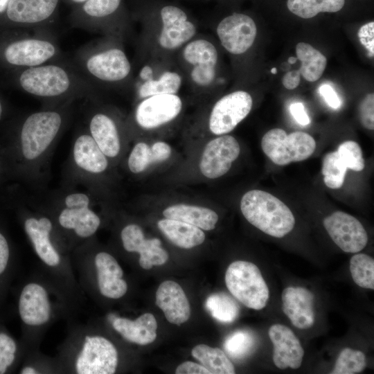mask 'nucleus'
I'll list each match as a JSON object with an SVG mask.
<instances>
[{"mask_svg":"<svg viewBox=\"0 0 374 374\" xmlns=\"http://www.w3.org/2000/svg\"><path fill=\"white\" fill-rule=\"evenodd\" d=\"M11 83L53 107L91 98L95 85L66 60L6 72Z\"/></svg>","mask_w":374,"mask_h":374,"instance_id":"obj_1","label":"nucleus"},{"mask_svg":"<svg viewBox=\"0 0 374 374\" xmlns=\"http://www.w3.org/2000/svg\"><path fill=\"white\" fill-rule=\"evenodd\" d=\"M72 103L30 113L18 130V152L30 180L39 178L71 115Z\"/></svg>","mask_w":374,"mask_h":374,"instance_id":"obj_2","label":"nucleus"},{"mask_svg":"<svg viewBox=\"0 0 374 374\" xmlns=\"http://www.w3.org/2000/svg\"><path fill=\"white\" fill-rule=\"evenodd\" d=\"M0 28V69L6 72L64 61L55 36L49 28Z\"/></svg>","mask_w":374,"mask_h":374,"instance_id":"obj_3","label":"nucleus"},{"mask_svg":"<svg viewBox=\"0 0 374 374\" xmlns=\"http://www.w3.org/2000/svg\"><path fill=\"white\" fill-rule=\"evenodd\" d=\"M51 217L61 237L87 242L101 225V218L93 208L90 193L69 184L51 197L44 209Z\"/></svg>","mask_w":374,"mask_h":374,"instance_id":"obj_4","label":"nucleus"},{"mask_svg":"<svg viewBox=\"0 0 374 374\" xmlns=\"http://www.w3.org/2000/svg\"><path fill=\"white\" fill-rule=\"evenodd\" d=\"M118 37L107 35L75 51L72 64L94 85H120L130 79L132 64Z\"/></svg>","mask_w":374,"mask_h":374,"instance_id":"obj_5","label":"nucleus"},{"mask_svg":"<svg viewBox=\"0 0 374 374\" xmlns=\"http://www.w3.org/2000/svg\"><path fill=\"white\" fill-rule=\"evenodd\" d=\"M240 210L251 224L272 237H284L295 224L290 208L276 197L261 190H251L244 194Z\"/></svg>","mask_w":374,"mask_h":374,"instance_id":"obj_6","label":"nucleus"},{"mask_svg":"<svg viewBox=\"0 0 374 374\" xmlns=\"http://www.w3.org/2000/svg\"><path fill=\"white\" fill-rule=\"evenodd\" d=\"M71 355V369L78 374H113L118 353L107 338L85 332L76 341Z\"/></svg>","mask_w":374,"mask_h":374,"instance_id":"obj_7","label":"nucleus"},{"mask_svg":"<svg viewBox=\"0 0 374 374\" xmlns=\"http://www.w3.org/2000/svg\"><path fill=\"white\" fill-rule=\"evenodd\" d=\"M24 229L37 256L48 269L58 271L65 262L61 240L53 220L44 210H30L24 219Z\"/></svg>","mask_w":374,"mask_h":374,"instance_id":"obj_8","label":"nucleus"},{"mask_svg":"<svg viewBox=\"0 0 374 374\" xmlns=\"http://www.w3.org/2000/svg\"><path fill=\"white\" fill-rule=\"evenodd\" d=\"M123 0H87L69 15L72 27L119 37L126 22Z\"/></svg>","mask_w":374,"mask_h":374,"instance_id":"obj_9","label":"nucleus"},{"mask_svg":"<svg viewBox=\"0 0 374 374\" xmlns=\"http://www.w3.org/2000/svg\"><path fill=\"white\" fill-rule=\"evenodd\" d=\"M225 283L230 293L246 307L260 310L267 305L269 290L255 264L244 260L233 262L226 269Z\"/></svg>","mask_w":374,"mask_h":374,"instance_id":"obj_10","label":"nucleus"},{"mask_svg":"<svg viewBox=\"0 0 374 374\" xmlns=\"http://www.w3.org/2000/svg\"><path fill=\"white\" fill-rule=\"evenodd\" d=\"M109 168V159L99 148L86 129H80L73 141L69 173L73 182L85 186L102 176Z\"/></svg>","mask_w":374,"mask_h":374,"instance_id":"obj_11","label":"nucleus"},{"mask_svg":"<svg viewBox=\"0 0 374 374\" xmlns=\"http://www.w3.org/2000/svg\"><path fill=\"white\" fill-rule=\"evenodd\" d=\"M316 146L315 140L309 134L296 131L287 134L280 128L269 130L261 140L264 153L278 166L307 159L313 154Z\"/></svg>","mask_w":374,"mask_h":374,"instance_id":"obj_12","label":"nucleus"},{"mask_svg":"<svg viewBox=\"0 0 374 374\" xmlns=\"http://www.w3.org/2000/svg\"><path fill=\"white\" fill-rule=\"evenodd\" d=\"M60 0H10L0 28H49L55 21Z\"/></svg>","mask_w":374,"mask_h":374,"instance_id":"obj_13","label":"nucleus"},{"mask_svg":"<svg viewBox=\"0 0 374 374\" xmlns=\"http://www.w3.org/2000/svg\"><path fill=\"white\" fill-rule=\"evenodd\" d=\"M157 14L160 28L156 42L161 49L176 51L196 35V25L181 7L170 3L163 4L158 8Z\"/></svg>","mask_w":374,"mask_h":374,"instance_id":"obj_14","label":"nucleus"},{"mask_svg":"<svg viewBox=\"0 0 374 374\" xmlns=\"http://www.w3.org/2000/svg\"><path fill=\"white\" fill-rule=\"evenodd\" d=\"M181 57L194 86L205 88L213 84L218 54L212 42L204 38L193 39L182 47Z\"/></svg>","mask_w":374,"mask_h":374,"instance_id":"obj_15","label":"nucleus"},{"mask_svg":"<svg viewBox=\"0 0 374 374\" xmlns=\"http://www.w3.org/2000/svg\"><path fill=\"white\" fill-rule=\"evenodd\" d=\"M253 105L251 95L235 91L220 98L213 105L208 118V129L217 136L233 130L249 114Z\"/></svg>","mask_w":374,"mask_h":374,"instance_id":"obj_16","label":"nucleus"},{"mask_svg":"<svg viewBox=\"0 0 374 374\" xmlns=\"http://www.w3.org/2000/svg\"><path fill=\"white\" fill-rule=\"evenodd\" d=\"M183 108L181 98L177 94H159L143 98L137 104L134 118L144 130H154L175 120Z\"/></svg>","mask_w":374,"mask_h":374,"instance_id":"obj_17","label":"nucleus"},{"mask_svg":"<svg viewBox=\"0 0 374 374\" xmlns=\"http://www.w3.org/2000/svg\"><path fill=\"white\" fill-rule=\"evenodd\" d=\"M18 310L26 326L33 329L45 327L52 320L54 313L49 290L37 281L26 284L20 293Z\"/></svg>","mask_w":374,"mask_h":374,"instance_id":"obj_18","label":"nucleus"},{"mask_svg":"<svg viewBox=\"0 0 374 374\" xmlns=\"http://www.w3.org/2000/svg\"><path fill=\"white\" fill-rule=\"evenodd\" d=\"M240 152L238 141L233 136L224 134L207 143L199 161L203 176L214 179L224 175Z\"/></svg>","mask_w":374,"mask_h":374,"instance_id":"obj_19","label":"nucleus"},{"mask_svg":"<svg viewBox=\"0 0 374 374\" xmlns=\"http://www.w3.org/2000/svg\"><path fill=\"white\" fill-rule=\"evenodd\" d=\"M84 128L109 160L118 157L122 150L121 127L113 114L103 108L93 109L87 115Z\"/></svg>","mask_w":374,"mask_h":374,"instance_id":"obj_20","label":"nucleus"},{"mask_svg":"<svg viewBox=\"0 0 374 374\" xmlns=\"http://www.w3.org/2000/svg\"><path fill=\"white\" fill-rule=\"evenodd\" d=\"M323 224L333 242L344 252H359L368 242L367 233L362 223L345 212H334L324 218Z\"/></svg>","mask_w":374,"mask_h":374,"instance_id":"obj_21","label":"nucleus"},{"mask_svg":"<svg viewBox=\"0 0 374 374\" xmlns=\"http://www.w3.org/2000/svg\"><path fill=\"white\" fill-rule=\"evenodd\" d=\"M216 33L222 46L233 55H240L253 45L257 33L253 19L243 13H233L222 19Z\"/></svg>","mask_w":374,"mask_h":374,"instance_id":"obj_22","label":"nucleus"},{"mask_svg":"<svg viewBox=\"0 0 374 374\" xmlns=\"http://www.w3.org/2000/svg\"><path fill=\"white\" fill-rule=\"evenodd\" d=\"M120 236L126 251L139 253V262L143 269H150L154 265H161L167 262L168 253L161 247L160 240L156 238L146 239L138 224L125 225Z\"/></svg>","mask_w":374,"mask_h":374,"instance_id":"obj_23","label":"nucleus"},{"mask_svg":"<svg viewBox=\"0 0 374 374\" xmlns=\"http://www.w3.org/2000/svg\"><path fill=\"white\" fill-rule=\"evenodd\" d=\"M93 265L100 294L109 299L122 298L127 291V284L116 259L109 253L99 251L93 256Z\"/></svg>","mask_w":374,"mask_h":374,"instance_id":"obj_24","label":"nucleus"},{"mask_svg":"<svg viewBox=\"0 0 374 374\" xmlns=\"http://www.w3.org/2000/svg\"><path fill=\"white\" fill-rule=\"evenodd\" d=\"M273 344V362L280 369L299 368L303 362L304 350L299 339L288 327L276 323L268 331Z\"/></svg>","mask_w":374,"mask_h":374,"instance_id":"obj_25","label":"nucleus"},{"mask_svg":"<svg viewBox=\"0 0 374 374\" xmlns=\"http://www.w3.org/2000/svg\"><path fill=\"white\" fill-rule=\"evenodd\" d=\"M282 308L294 326L299 329L312 327L315 321L314 295L303 287H288L282 292Z\"/></svg>","mask_w":374,"mask_h":374,"instance_id":"obj_26","label":"nucleus"},{"mask_svg":"<svg viewBox=\"0 0 374 374\" xmlns=\"http://www.w3.org/2000/svg\"><path fill=\"white\" fill-rule=\"evenodd\" d=\"M156 305L171 323L180 326L190 317V306L181 287L176 282H163L156 292Z\"/></svg>","mask_w":374,"mask_h":374,"instance_id":"obj_27","label":"nucleus"},{"mask_svg":"<svg viewBox=\"0 0 374 374\" xmlns=\"http://www.w3.org/2000/svg\"><path fill=\"white\" fill-rule=\"evenodd\" d=\"M113 328L125 340L139 345H147L157 338V322L150 313L141 315L135 320L114 317Z\"/></svg>","mask_w":374,"mask_h":374,"instance_id":"obj_28","label":"nucleus"},{"mask_svg":"<svg viewBox=\"0 0 374 374\" xmlns=\"http://www.w3.org/2000/svg\"><path fill=\"white\" fill-rule=\"evenodd\" d=\"M163 215L165 218L182 221L204 231L215 229L218 215L207 207L186 204H176L166 207Z\"/></svg>","mask_w":374,"mask_h":374,"instance_id":"obj_29","label":"nucleus"},{"mask_svg":"<svg viewBox=\"0 0 374 374\" xmlns=\"http://www.w3.org/2000/svg\"><path fill=\"white\" fill-rule=\"evenodd\" d=\"M157 226L173 244L180 248L191 249L205 240L203 230L182 221L164 217L158 221Z\"/></svg>","mask_w":374,"mask_h":374,"instance_id":"obj_30","label":"nucleus"},{"mask_svg":"<svg viewBox=\"0 0 374 374\" xmlns=\"http://www.w3.org/2000/svg\"><path fill=\"white\" fill-rule=\"evenodd\" d=\"M139 79L136 93L140 100L154 95L177 94L183 82L181 74L173 70H166L154 78L139 75Z\"/></svg>","mask_w":374,"mask_h":374,"instance_id":"obj_31","label":"nucleus"},{"mask_svg":"<svg viewBox=\"0 0 374 374\" xmlns=\"http://www.w3.org/2000/svg\"><path fill=\"white\" fill-rule=\"evenodd\" d=\"M297 60L301 62L299 69L301 75L308 82H315L322 75L327 64L324 55L305 42L296 46Z\"/></svg>","mask_w":374,"mask_h":374,"instance_id":"obj_32","label":"nucleus"},{"mask_svg":"<svg viewBox=\"0 0 374 374\" xmlns=\"http://www.w3.org/2000/svg\"><path fill=\"white\" fill-rule=\"evenodd\" d=\"M192 356L204 366L210 374H233L235 368L223 350L206 344H198L191 351Z\"/></svg>","mask_w":374,"mask_h":374,"instance_id":"obj_33","label":"nucleus"},{"mask_svg":"<svg viewBox=\"0 0 374 374\" xmlns=\"http://www.w3.org/2000/svg\"><path fill=\"white\" fill-rule=\"evenodd\" d=\"M344 3L345 0H287V6L293 14L310 19L319 12H338Z\"/></svg>","mask_w":374,"mask_h":374,"instance_id":"obj_34","label":"nucleus"},{"mask_svg":"<svg viewBox=\"0 0 374 374\" xmlns=\"http://www.w3.org/2000/svg\"><path fill=\"white\" fill-rule=\"evenodd\" d=\"M205 307L214 319L222 323L234 321L240 312L236 302L224 293H215L209 296Z\"/></svg>","mask_w":374,"mask_h":374,"instance_id":"obj_35","label":"nucleus"},{"mask_svg":"<svg viewBox=\"0 0 374 374\" xmlns=\"http://www.w3.org/2000/svg\"><path fill=\"white\" fill-rule=\"evenodd\" d=\"M347 169L337 150L326 154L321 168L326 186L331 189L340 188L344 184Z\"/></svg>","mask_w":374,"mask_h":374,"instance_id":"obj_36","label":"nucleus"},{"mask_svg":"<svg viewBox=\"0 0 374 374\" xmlns=\"http://www.w3.org/2000/svg\"><path fill=\"white\" fill-rule=\"evenodd\" d=\"M350 271L355 284L374 290V260L365 253H357L350 260Z\"/></svg>","mask_w":374,"mask_h":374,"instance_id":"obj_37","label":"nucleus"},{"mask_svg":"<svg viewBox=\"0 0 374 374\" xmlns=\"http://www.w3.org/2000/svg\"><path fill=\"white\" fill-rule=\"evenodd\" d=\"M256 339L247 330H238L226 337L224 348L226 353L235 359H241L249 355L255 348Z\"/></svg>","mask_w":374,"mask_h":374,"instance_id":"obj_38","label":"nucleus"},{"mask_svg":"<svg viewBox=\"0 0 374 374\" xmlns=\"http://www.w3.org/2000/svg\"><path fill=\"white\" fill-rule=\"evenodd\" d=\"M366 366V356L360 350L350 348H344L339 353L332 374H356L364 370Z\"/></svg>","mask_w":374,"mask_h":374,"instance_id":"obj_39","label":"nucleus"},{"mask_svg":"<svg viewBox=\"0 0 374 374\" xmlns=\"http://www.w3.org/2000/svg\"><path fill=\"white\" fill-rule=\"evenodd\" d=\"M152 163H157L151 145L142 141L136 143L127 158V165L129 170L134 175H139Z\"/></svg>","mask_w":374,"mask_h":374,"instance_id":"obj_40","label":"nucleus"},{"mask_svg":"<svg viewBox=\"0 0 374 374\" xmlns=\"http://www.w3.org/2000/svg\"><path fill=\"white\" fill-rule=\"evenodd\" d=\"M337 152L346 165L347 168L354 171H362L365 167V161L359 145L354 141L341 143Z\"/></svg>","mask_w":374,"mask_h":374,"instance_id":"obj_41","label":"nucleus"},{"mask_svg":"<svg viewBox=\"0 0 374 374\" xmlns=\"http://www.w3.org/2000/svg\"><path fill=\"white\" fill-rule=\"evenodd\" d=\"M17 351L15 341L7 334L0 333V374L5 373L15 359Z\"/></svg>","mask_w":374,"mask_h":374,"instance_id":"obj_42","label":"nucleus"},{"mask_svg":"<svg viewBox=\"0 0 374 374\" xmlns=\"http://www.w3.org/2000/svg\"><path fill=\"white\" fill-rule=\"evenodd\" d=\"M362 125L369 130L374 129V94L368 93L362 100L359 108Z\"/></svg>","mask_w":374,"mask_h":374,"instance_id":"obj_43","label":"nucleus"},{"mask_svg":"<svg viewBox=\"0 0 374 374\" xmlns=\"http://www.w3.org/2000/svg\"><path fill=\"white\" fill-rule=\"evenodd\" d=\"M360 43L367 49L368 55H374V22L371 21L364 24L358 31Z\"/></svg>","mask_w":374,"mask_h":374,"instance_id":"obj_44","label":"nucleus"},{"mask_svg":"<svg viewBox=\"0 0 374 374\" xmlns=\"http://www.w3.org/2000/svg\"><path fill=\"white\" fill-rule=\"evenodd\" d=\"M319 93L326 103L335 109L341 106V100L335 89L329 84H323L319 87Z\"/></svg>","mask_w":374,"mask_h":374,"instance_id":"obj_45","label":"nucleus"},{"mask_svg":"<svg viewBox=\"0 0 374 374\" xmlns=\"http://www.w3.org/2000/svg\"><path fill=\"white\" fill-rule=\"evenodd\" d=\"M290 111L292 116L299 124L305 126L310 123V118L305 112L303 103L296 102L291 104L290 106Z\"/></svg>","mask_w":374,"mask_h":374,"instance_id":"obj_46","label":"nucleus"},{"mask_svg":"<svg viewBox=\"0 0 374 374\" xmlns=\"http://www.w3.org/2000/svg\"><path fill=\"white\" fill-rule=\"evenodd\" d=\"M177 374H210L208 371L202 365L193 362H184L177 366Z\"/></svg>","mask_w":374,"mask_h":374,"instance_id":"obj_47","label":"nucleus"},{"mask_svg":"<svg viewBox=\"0 0 374 374\" xmlns=\"http://www.w3.org/2000/svg\"><path fill=\"white\" fill-rule=\"evenodd\" d=\"M10 251L8 242L6 238L0 233V274L6 269L8 259Z\"/></svg>","mask_w":374,"mask_h":374,"instance_id":"obj_48","label":"nucleus"},{"mask_svg":"<svg viewBox=\"0 0 374 374\" xmlns=\"http://www.w3.org/2000/svg\"><path fill=\"white\" fill-rule=\"evenodd\" d=\"M300 76L301 73L299 69L288 71L284 75L282 79V83L286 89H294L300 83Z\"/></svg>","mask_w":374,"mask_h":374,"instance_id":"obj_49","label":"nucleus"},{"mask_svg":"<svg viewBox=\"0 0 374 374\" xmlns=\"http://www.w3.org/2000/svg\"><path fill=\"white\" fill-rule=\"evenodd\" d=\"M10 0H0V23L2 21Z\"/></svg>","mask_w":374,"mask_h":374,"instance_id":"obj_50","label":"nucleus"},{"mask_svg":"<svg viewBox=\"0 0 374 374\" xmlns=\"http://www.w3.org/2000/svg\"><path fill=\"white\" fill-rule=\"evenodd\" d=\"M66 3L73 6V7L78 6L84 3L87 0H64Z\"/></svg>","mask_w":374,"mask_h":374,"instance_id":"obj_51","label":"nucleus"},{"mask_svg":"<svg viewBox=\"0 0 374 374\" xmlns=\"http://www.w3.org/2000/svg\"><path fill=\"white\" fill-rule=\"evenodd\" d=\"M4 112V106L2 98L0 96V120L1 119Z\"/></svg>","mask_w":374,"mask_h":374,"instance_id":"obj_52","label":"nucleus"},{"mask_svg":"<svg viewBox=\"0 0 374 374\" xmlns=\"http://www.w3.org/2000/svg\"><path fill=\"white\" fill-rule=\"evenodd\" d=\"M296 61H297V58H296V57H290L288 58V62H289L290 64H294V63L296 62Z\"/></svg>","mask_w":374,"mask_h":374,"instance_id":"obj_53","label":"nucleus"},{"mask_svg":"<svg viewBox=\"0 0 374 374\" xmlns=\"http://www.w3.org/2000/svg\"><path fill=\"white\" fill-rule=\"evenodd\" d=\"M271 73H273V74H276L277 73V69L276 68L274 67L271 69Z\"/></svg>","mask_w":374,"mask_h":374,"instance_id":"obj_54","label":"nucleus"}]
</instances>
